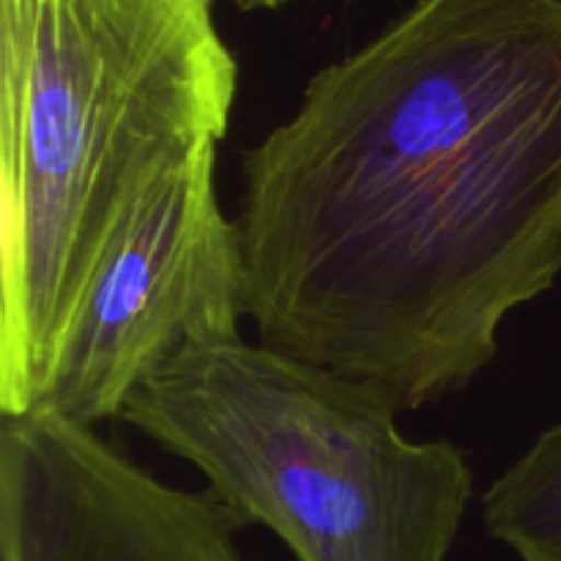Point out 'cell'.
Instances as JSON below:
<instances>
[{
  "instance_id": "obj_3",
  "label": "cell",
  "mask_w": 561,
  "mask_h": 561,
  "mask_svg": "<svg viewBox=\"0 0 561 561\" xmlns=\"http://www.w3.org/2000/svg\"><path fill=\"white\" fill-rule=\"evenodd\" d=\"M383 398L263 343L190 351L121 420L195 466L296 561H447L474 499L469 455L414 442Z\"/></svg>"
},
{
  "instance_id": "obj_7",
  "label": "cell",
  "mask_w": 561,
  "mask_h": 561,
  "mask_svg": "<svg viewBox=\"0 0 561 561\" xmlns=\"http://www.w3.org/2000/svg\"><path fill=\"white\" fill-rule=\"evenodd\" d=\"M239 11H279L290 3V0H228Z\"/></svg>"
},
{
  "instance_id": "obj_6",
  "label": "cell",
  "mask_w": 561,
  "mask_h": 561,
  "mask_svg": "<svg viewBox=\"0 0 561 561\" xmlns=\"http://www.w3.org/2000/svg\"><path fill=\"white\" fill-rule=\"evenodd\" d=\"M482 524L515 561H561V420L488 485Z\"/></svg>"
},
{
  "instance_id": "obj_1",
  "label": "cell",
  "mask_w": 561,
  "mask_h": 561,
  "mask_svg": "<svg viewBox=\"0 0 561 561\" xmlns=\"http://www.w3.org/2000/svg\"><path fill=\"white\" fill-rule=\"evenodd\" d=\"M233 219L257 343L463 392L561 277V0H416L247 148Z\"/></svg>"
},
{
  "instance_id": "obj_5",
  "label": "cell",
  "mask_w": 561,
  "mask_h": 561,
  "mask_svg": "<svg viewBox=\"0 0 561 561\" xmlns=\"http://www.w3.org/2000/svg\"><path fill=\"white\" fill-rule=\"evenodd\" d=\"M241 529L208 488L157 480L96 427L0 416L3 561H244Z\"/></svg>"
},
{
  "instance_id": "obj_4",
  "label": "cell",
  "mask_w": 561,
  "mask_h": 561,
  "mask_svg": "<svg viewBox=\"0 0 561 561\" xmlns=\"http://www.w3.org/2000/svg\"><path fill=\"white\" fill-rule=\"evenodd\" d=\"M247 279L217 142L146 197L93 274L36 409L96 427L190 351L241 340Z\"/></svg>"
},
{
  "instance_id": "obj_2",
  "label": "cell",
  "mask_w": 561,
  "mask_h": 561,
  "mask_svg": "<svg viewBox=\"0 0 561 561\" xmlns=\"http://www.w3.org/2000/svg\"><path fill=\"white\" fill-rule=\"evenodd\" d=\"M214 0H0V416L42 403L146 197L228 135Z\"/></svg>"
}]
</instances>
